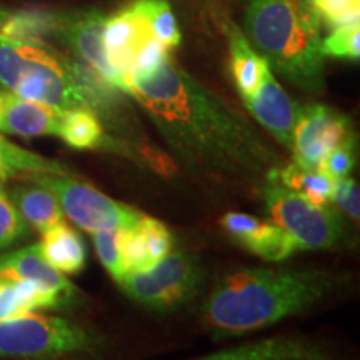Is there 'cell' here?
<instances>
[{"label": "cell", "instance_id": "obj_19", "mask_svg": "<svg viewBox=\"0 0 360 360\" xmlns=\"http://www.w3.org/2000/svg\"><path fill=\"white\" fill-rule=\"evenodd\" d=\"M25 224L42 233L64 219V210L57 197L47 187L32 182L30 186H17L8 193Z\"/></svg>", "mask_w": 360, "mask_h": 360}, {"label": "cell", "instance_id": "obj_21", "mask_svg": "<svg viewBox=\"0 0 360 360\" xmlns=\"http://www.w3.org/2000/svg\"><path fill=\"white\" fill-rule=\"evenodd\" d=\"M58 137L67 146L87 150V148H115L114 139L105 134V125L89 109H69L64 110L60 120Z\"/></svg>", "mask_w": 360, "mask_h": 360}, {"label": "cell", "instance_id": "obj_7", "mask_svg": "<svg viewBox=\"0 0 360 360\" xmlns=\"http://www.w3.org/2000/svg\"><path fill=\"white\" fill-rule=\"evenodd\" d=\"M260 192L270 220L294 238L299 250L332 249L344 238V219L330 207L312 204L276 179L265 180Z\"/></svg>", "mask_w": 360, "mask_h": 360}, {"label": "cell", "instance_id": "obj_10", "mask_svg": "<svg viewBox=\"0 0 360 360\" xmlns=\"http://www.w3.org/2000/svg\"><path fill=\"white\" fill-rule=\"evenodd\" d=\"M107 15L96 8L57 13V37L75 57V60L92 70L97 77L122 92L124 82L107 58L103 45V25Z\"/></svg>", "mask_w": 360, "mask_h": 360}, {"label": "cell", "instance_id": "obj_1", "mask_svg": "<svg viewBox=\"0 0 360 360\" xmlns=\"http://www.w3.org/2000/svg\"><path fill=\"white\" fill-rule=\"evenodd\" d=\"M124 94L142 107L174 159L193 175L265 182L287 164L242 112L170 57L154 70L129 72Z\"/></svg>", "mask_w": 360, "mask_h": 360}, {"label": "cell", "instance_id": "obj_2", "mask_svg": "<svg viewBox=\"0 0 360 360\" xmlns=\"http://www.w3.org/2000/svg\"><path fill=\"white\" fill-rule=\"evenodd\" d=\"M339 282L323 270L240 269L220 278L202 314L215 337L244 335L305 312Z\"/></svg>", "mask_w": 360, "mask_h": 360}, {"label": "cell", "instance_id": "obj_34", "mask_svg": "<svg viewBox=\"0 0 360 360\" xmlns=\"http://www.w3.org/2000/svg\"><path fill=\"white\" fill-rule=\"evenodd\" d=\"M4 101H6V90H0V114L4 109Z\"/></svg>", "mask_w": 360, "mask_h": 360}, {"label": "cell", "instance_id": "obj_33", "mask_svg": "<svg viewBox=\"0 0 360 360\" xmlns=\"http://www.w3.org/2000/svg\"><path fill=\"white\" fill-rule=\"evenodd\" d=\"M8 17H11V12H8L7 8L0 7V29H2V27L6 25V22L8 20Z\"/></svg>", "mask_w": 360, "mask_h": 360}, {"label": "cell", "instance_id": "obj_29", "mask_svg": "<svg viewBox=\"0 0 360 360\" xmlns=\"http://www.w3.org/2000/svg\"><path fill=\"white\" fill-rule=\"evenodd\" d=\"M27 233V224L0 184V250L20 240Z\"/></svg>", "mask_w": 360, "mask_h": 360}, {"label": "cell", "instance_id": "obj_26", "mask_svg": "<svg viewBox=\"0 0 360 360\" xmlns=\"http://www.w3.org/2000/svg\"><path fill=\"white\" fill-rule=\"evenodd\" d=\"M120 233L122 231L92 232L94 247H96L98 259L115 282H119L127 272L122 257V247H120Z\"/></svg>", "mask_w": 360, "mask_h": 360}, {"label": "cell", "instance_id": "obj_14", "mask_svg": "<svg viewBox=\"0 0 360 360\" xmlns=\"http://www.w3.org/2000/svg\"><path fill=\"white\" fill-rule=\"evenodd\" d=\"M0 277L27 278V281L39 283L45 290L56 294L65 304V307L74 302L75 294H77L75 287L67 281L64 274L53 269L42 257L39 244L0 255Z\"/></svg>", "mask_w": 360, "mask_h": 360}, {"label": "cell", "instance_id": "obj_16", "mask_svg": "<svg viewBox=\"0 0 360 360\" xmlns=\"http://www.w3.org/2000/svg\"><path fill=\"white\" fill-rule=\"evenodd\" d=\"M327 350L302 337H272L205 355V360H323Z\"/></svg>", "mask_w": 360, "mask_h": 360}, {"label": "cell", "instance_id": "obj_17", "mask_svg": "<svg viewBox=\"0 0 360 360\" xmlns=\"http://www.w3.org/2000/svg\"><path fill=\"white\" fill-rule=\"evenodd\" d=\"M39 250L42 257L64 276L82 272L87 262V249L82 237L62 220L42 232Z\"/></svg>", "mask_w": 360, "mask_h": 360}, {"label": "cell", "instance_id": "obj_4", "mask_svg": "<svg viewBox=\"0 0 360 360\" xmlns=\"http://www.w3.org/2000/svg\"><path fill=\"white\" fill-rule=\"evenodd\" d=\"M242 32L287 82L309 96L326 90L322 22L309 0H247Z\"/></svg>", "mask_w": 360, "mask_h": 360}, {"label": "cell", "instance_id": "obj_15", "mask_svg": "<svg viewBox=\"0 0 360 360\" xmlns=\"http://www.w3.org/2000/svg\"><path fill=\"white\" fill-rule=\"evenodd\" d=\"M64 110L40 103L6 90V101L0 114V134L19 137L58 135Z\"/></svg>", "mask_w": 360, "mask_h": 360}, {"label": "cell", "instance_id": "obj_12", "mask_svg": "<svg viewBox=\"0 0 360 360\" xmlns=\"http://www.w3.org/2000/svg\"><path fill=\"white\" fill-rule=\"evenodd\" d=\"M150 39H154V35L148 29L146 15L135 4V0L105 19L103 45H105L109 64L122 79V92L125 90V77L132 67L135 53Z\"/></svg>", "mask_w": 360, "mask_h": 360}, {"label": "cell", "instance_id": "obj_22", "mask_svg": "<svg viewBox=\"0 0 360 360\" xmlns=\"http://www.w3.org/2000/svg\"><path fill=\"white\" fill-rule=\"evenodd\" d=\"M274 179L278 180L282 186L289 187L290 191L304 195L315 205L328 207L332 204V193H334L337 180L328 177L322 170L305 169L295 162L292 164L287 162L281 170H277Z\"/></svg>", "mask_w": 360, "mask_h": 360}, {"label": "cell", "instance_id": "obj_9", "mask_svg": "<svg viewBox=\"0 0 360 360\" xmlns=\"http://www.w3.org/2000/svg\"><path fill=\"white\" fill-rule=\"evenodd\" d=\"M355 139L350 120L326 103L300 105L294 130L292 155L295 164L305 169H319L332 148Z\"/></svg>", "mask_w": 360, "mask_h": 360}, {"label": "cell", "instance_id": "obj_13", "mask_svg": "<svg viewBox=\"0 0 360 360\" xmlns=\"http://www.w3.org/2000/svg\"><path fill=\"white\" fill-rule=\"evenodd\" d=\"M220 224L233 240L269 262H282L299 250L294 238L272 220H260L249 214L229 212L220 219Z\"/></svg>", "mask_w": 360, "mask_h": 360}, {"label": "cell", "instance_id": "obj_18", "mask_svg": "<svg viewBox=\"0 0 360 360\" xmlns=\"http://www.w3.org/2000/svg\"><path fill=\"white\" fill-rule=\"evenodd\" d=\"M65 304L52 292L27 278L0 277V321L19 317L40 309H64Z\"/></svg>", "mask_w": 360, "mask_h": 360}, {"label": "cell", "instance_id": "obj_32", "mask_svg": "<svg viewBox=\"0 0 360 360\" xmlns=\"http://www.w3.org/2000/svg\"><path fill=\"white\" fill-rule=\"evenodd\" d=\"M332 202L349 214L350 219L359 220L360 217V195H359V184L354 179L344 177L335 182L334 193H332Z\"/></svg>", "mask_w": 360, "mask_h": 360}, {"label": "cell", "instance_id": "obj_23", "mask_svg": "<svg viewBox=\"0 0 360 360\" xmlns=\"http://www.w3.org/2000/svg\"><path fill=\"white\" fill-rule=\"evenodd\" d=\"M34 174H72L56 160L45 159L8 142L0 134V182L13 177H27Z\"/></svg>", "mask_w": 360, "mask_h": 360}, {"label": "cell", "instance_id": "obj_6", "mask_svg": "<svg viewBox=\"0 0 360 360\" xmlns=\"http://www.w3.org/2000/svg\"><path fill=\"white\" fill-rule=\"evenodd\" d=\"M97 347L98 339L56 315L29 312L0 321V359H53Z\"/></svg>", "mask_w": 360, "mask_h": 360}, {"label": "cell", "instance_id": "obj_31", "mask_svg": "<svg viewBox=\"0 0 360 360\" xmlns=\"http://www.w3.org/2000/svg\"><path fill=\"white\" fill-rule=\"evenodd\" d=\"M169 51L170 49L165 47V45L159 42L157 39L147 40V42L139 49L137 53H135L132 67H130L129 72H148L157 69L165 58L170 57Z\"/></svg>", "mask_w": 360, "mask_h": 360}, {"label": "cell", "instance_id": "obj_11", "mask_svg": "<svg viewBox=\"0 0 360 360\" xmlns=\"http://www.w3.org/2000/svg\"><path fill=\"white\" fill-rule=\"evenodd\" d=\"M242 101L260 127L283 148L292 150L300 105L282 89L269 65L264 67L262 77L254 92Z\"/></svg>", "mask_w": 360, "mask_h": 360}, {"label": "cell", "instance_id": "obj_24", "mask_svg": "<svg viewBox=\"0 0 360 360\" xmlns=\"http://www.w3.org/2000/svg\"><path fill=\"white\" fill-rule=\"evenodd\" d=\"M135 4L146 15L148 29L154 39L169 49L179 47L182 35H180L177 19H175L167 0H135Z\"/></svg>", "mask_w": 360, "mask_h": 360}, {"label": "cell", "instance_id": "obj_27", "mask_svg": "<svg viewBox=\"0 0 360 360\" xmlns=\"http://www.w3.org/2000/svg\"><path fill=\"white\" fill-rule=\"evenodd\" d=\"M137 231L142 237L143 247H146L148 267L172 250L174 238L170 236L169 229L160 220L143 215L141 222L137 224Z\"/></svg>", "mask_w": 360, "mask_h": 360}, {"label": "cell", "instance_id": "obj_25", "mask_svg": "<svg viewBox=\"0 0 360 360\" xmlns=\"http://www.w3.org/2000/svg\"><path fill=\"white\" fill-rule=\"evenodd\" d=\"M360 25L359 22L339 25L322 37V53L326 57L347 58L357 62L360 57Z\"/></svg>", "mask_w": 360, "mask_h": 360}, {"label": "cell", "instance_id": "obj_3", "mask_svg": "<svg viewBox=\"0 0 360 360\" xmlns=\"http://www.w3.org/2000/svg\"><path fill=\"white\" fill-rule=\"evenodd\" d=\"M0 85L19 97L60 110L89 109L109 129L122 127L119 89L42 40L0 32Z\"/></svg>", "mask_w": 360, "mask_h": 360}, {"label": "cell", "instance_id": "obj_20", "mask_svg": "<svg viewBox=\"0 0 360 360\" xmlns=\"http://www.w3.org/2000/svg\"><path fill=\"white\" fill-rule=\"evenodd\" d=\"M229 49H231V69L233 82L242 98L249 97L254 92L262 77L264 67L267 62L255 51L245 39L242 29L236 24L227 25Z\"/></svg>", "mask_w": 360, "mask_h": 360}, {"label": "cell", "instance_id": "obj_30", "mask_svg": "<svg viewBox=\"0 0 360 360\" xmlns=\"http://www.w3.org/2000/svg\"><path fill=\"white\" fill-rule=\"evenodd\" d=\"M355 139L347 141L342 146L332 148L328 154L323 157L319 170L327 174L328 177L334 180H340L344 177H349V174L354 170L355 165Z\"/></svg>", "mask_w": 360, "mask_h": 360}, {"label": "cell", "instance_id": "obj_5", "mask_svg": "<svg viewBox=\"0 0 360 360\" xmlns=\"http://www.w3.org/2000/svg\"><path fill=\"white\" fill-rule=\"evenodd\" d=\"M117 283L142 307L169 312L197 297L204 283V267L191 252L170 250L148 269L127 272Z\"/></svg>", "mask_w": 360, "mask_h": 360}, {"label": "cell", "instance_id": "obj_28", "mask_svg": "<svg viewBox=\"0 0 360 360\" xmlns=\"http://www.w3.org/2000/svg\"><path fill=\"white\" fill-rule=\"evenodd\" d=\"M323 25L334 27L359 22L360 0H309Z\"/></svg>", "mask_w": 360, "mask_h": 360}, {"label": "cell", "instance_id": "obj_8", "mask_svg": "<svg viewBox=\"0 0 360 360\" xmlns=\"http://www.w3.org/2000/svg\"><path fill=\"white\" fill-rule=\"evenodd\" d=\"M47 187L57 197L64 215L82 231H125L141 222L142 212L117 202L72 174H34L24 177Z\"/></svg>", "mask_w": 360, "mask_h": 360}]
</instances>
